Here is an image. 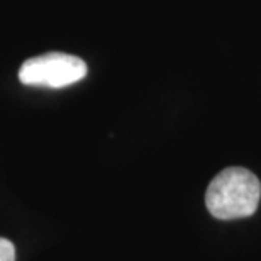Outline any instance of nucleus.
<instances>
[{
  "instance_id": "obj_1",
  "label": "nucleus",
  "mask_w": 261,
  "mask_h": 261,
  "mask_svg": "<svg viewBox=\"0 0 261 261\" xmlns=\"http://www.w3.org/2000/svg\"><path fill=\"white\" fill-rule=\"evenodd\" d=\"M261 198L258 176L243 166L222 170L211 181L205 205L212 217L221 221L249 217L256 212Z\"/></svg>"
},
{
  "instance_id": "obj_2",
  "label": "nucleus",
  "mask_w": 261,
  "mask_h": 261,
  "mask_svg": "<svg viewBox=\"0 0 261 261\" xmlns=\"http://www.w3.org/2000/svg\"><path fill=\"white\" fill-rule=\"evenodd\" d=\"M87 75V63L66 53H46L24 61L19 80L29 87L63 88L80 82Z\"/></svg>"
},
{
  "instance_id": "obj_3",
  "label": "nucleus",
  "mask_w": 261,
  "mask_h": 261,
  "mask_svg": "<svg viewBox=\"0 0 261 261\" xmlns=\"http://www.w3.org/2000/svg\"><path fill=\"white\" fill-rule=\"evenodd\" d=\"M0 261H15V246L5 238H0Z\"/></svg>"
}]
</instances>
